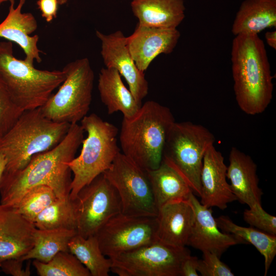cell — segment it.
Masks as SVG:
<instances>
[{
    "label": "cell",
    "mask_w": 276,
    "mask_h": 276,
    "mask_svg": "<svg viewBox=\"0 0 276 276\" xmlns=\"http://www.w3.org/2000/svg\"><path fill=\"white\" fill-rule=\"evenodd\" d=\"M83 133L80 125L72 124L56 147L35 155L22 169L5 172L0 187V204L14 208L27 191L39 185L51 188L58 199L69 197L72 179L68 163L75 157Z\"/></svg>",
    "instance_id": "obj_1"
},
{
    "label": "cell",
    "mask_w": 276,
    "mask_h": 276,
    "mask_svg": "<svg viewBox=\"0 0 276 276\" xmlns=\"http://www.w3.org/2000/svg\"><path fill=\"white\" fill-rule=\"evenodd\" d=\"M235 98L245 113H263L272 99L273 84L264 41L258 35L235 36L231 51Z\"/></svg>",
    "instance_id": "obj_2"
},
{
    "label": "cell",
    "mask_w": 276,
    "mask_h": 276,
    "mask_svg": "<svg viewBox=\"0 0 276 276\" xmlns=\"http://www.w3.org/2000/svg\"><path fill=\"white\" fill-rule=\"evenodd\" d=\"M175 122L169 107L154 101L145 102L134 116L123 117L119 136L122 153L146 171L156 169Z\"/></svg>",
    "instance_id": "obj_3"
},
{
    "label": "cell",
    "mask_w": 276,
    "mask_h": 276,
    "mask_svg": "<svg viewBox=\"0 0 276 276\" xmlns=\"http://www.w3.org/2000/svg\"><path fill=\"white\" fill-rule=\"evenodd\" d=\"M71 125L50 120L40 108L24 111L0 138V150L7 159L5 172L19 171L35 155L56 147L65 137Z\"/></svg>",
    "instance_id": "obj_4"
},
{
    "label": "cell",
    "mask_w": 276,
    "mask_h": 276,
    "mask_svg": "<svg viewBox=\"0 0 276 276\" xmlns=\"http://www.w3.org/2000/svg\"><path fill=\"white\" fill-rule=\"evenodd\" d=\"M0 77L24 111L41 107L66 78L64 70H40L13 55L11 41L0 42Z\"/></svg>",
    "instance_id": "obj_5"
},
{
    "label": "cell",
    "mask_w": 276,
    "mask_h": 276,
    "mask_svg": "<svg viewBox=\"0 0 276 276\" xmlns=\"http://www.w3.org/2000/svg\"><path fill=\"white\" fill-rule=\"evenodd\" d=\"M80 122L87 136L82 141L80 154L68 163L73 174L70 194L72 200L83 187L106 171L120 152L116 126L94 113Z\"/></svg>",
    "instance_id": "obj_6"
},
{
    "label": "cell",
    "mask_w": 276,
    "mask_h": 276,
    "mask_svg": "<svg viewBox=\"0 0 276 276\" xmlns=\"http://www.w3.org/2000/svg\"><path fill=\"white\" fill-rule=\"evenodd\" d=\"M215 137L207 128L190 121L175 122L164 145L162 160L177 171L200 197L203 159Z\"/></svg>",
    "instance_id": "obj_7"
},
{
    "label": "cell",
    "mask_w": 276,
    "mask_h": 276,
    "mask_svg": "<svg viewBox=\"0 0 276 276\" xmlns=\"http://www.w3.org/2000/svg\"><path fill=\"white\" fill-rule=\"evenodd\" d=\"M62 70L66 73L65 80L40 108L45 117L54 122L76 124L89 110L94 73L87 58L71 62Z\"/></svg>",
    "instance_id": "obj_8"
},
{
    "label": "cell",
    "mask_w": 276,
    "mask_h": 276,
    "mask_svg": "<svg viewBox=\"0 0 276 276\" xmlns=\"http://www.w3.org/2000/svg\"><path fill=\"white\" fill-rule=\"evenodd\" d=\"M190 255L186 246L157 240L110 258L111 271L119 276H180L181 264Z\"/></svg>",
    "instance_id": "obj_9"
},
{
    "label": "cell",
    "mask_w": 276,
    "mask_h": 276,
    "mask_svg": "<svg viewBox=\"0 0 276 276\" xmlns=\"http://www.w3.org/2000/svg\"><path fill=\"white\" fill-rule=\"evenodd\" d=\"M103 174L118 192L123 214L157 216L158 209L146 170L120 152Z\"/></svg>",
    "instance_id": "obj_10"
},
{
    "label": "cell",
    "mask_w": 276,
    "mask_h": 276,
    "mask_svg": "<svg viewBox=\"0 0 276 276\" xmlns=\"http://www.w3.org/2000/svg\"><path fill=\"white\" fill-rule=\"evenodd\" d=\"M73 201L76 231L84 238L96 235L110 219L122 213L118 192L103 174L83 187Z\"/></svg>",
    "instance_id": "obj_11"
},
{
    "label": "cell",
    "mask_w": 276,
    "mask_h": 276,
    "mask_svg": "<svg viewBox=\"0 0 276 276\" xmlns=\"http://www.w3.org/2000/svg\"><path fill=\"white\" fill-rule=\"evenodd\" d=\"M156 228V216L121 213L110 219L95 236L103 254L110 258L157 241Z\"/></svg>",
    "instance_id": "obj_12"
},
{
    "label": "cell",
    "mask_w": 276,
    "mask_h": 276,
    "mask_svg": "<svg viewBox=\"0 0 276 276\" xmlns=\"http://www.w3.org/2000/svg\"><path fill=\"white\" fill-rule=\"evenodd\" d=\"M96 35L101 42V55L105 67L117 70L126 81L135 100L142 104L148 93V83L128 51L126 37L120 30L108 34L96 30Z\"/></svg>",
    "instance_id": "obj_13"
},
{
    "label": "cell",
    "mask_w": 276,
    "mask_h": 276,
    "mask_svg": "<svg viewBox=\"0 0 276 276\" xmlns=\"http://www.w3.org/2000/svg\"><path fill=\"white\" fill-rule=\"evenodd\" d=\"M188 201L194 213V220L187 245L202 252L210 251L219 258L229 247L245 243L235 235L221 232L211 208L203 204L192 193Z\"/></svg>",
    "instance_id": "obj_14"
},
{
    "label": "cell",
    "mask_w": 276,
    "mask_h": 276,
    "mask_svg": "<svg viewBox=\"0 0 276 276\" xmlns=\"http://www.w3.org/2000/svg\"><path fill=\"white\" fill-rule=\"evenodd\" d=\"M180 36L177 29L154 28L137 24L133 33L126 37V45L138 68L145 72L157 56L173 52Z\"/></svg>",
    "instance_id": "obj_15"
},
{
    "label": "cell",
    "mask_w": 276,
    "mask_h": 276,
    "mask_svg": "<svg viewBox=\"0 0 276 276\" xmlns=\"http://www.w3.org/2000/svg\"><path fill=\"white\" fill-rule=\"evenodd\" d=\"M227 166L222 153L214 145L206 150L200 174V203L223 210L227 204L237 200L227 181Z\"/></svg>",
    "instance_id": "obj_16"
},
{
    "label": "cell",
    "mask_w": 276,
    "mask_h": 276,
    "mask_svg": "<svg viewBox=\"0 0 276 276\" xmlns=\"http://www.w3.org/2000/svg\"><path fill=\"white\" fill-rule=\"evenodd\" d=\"M36 229L14 208L0 204V259L27 254L34 245Z\"/></svg>",
    "instance_id": "obj_17"
},
{
    "label": "cell",
    "mask_w": 276,
    "mask_h": 276,
    "mask_svg": "<svg viewBox=\"0 0 276 276\" xmlns=\"http://www.w3.org/2000/svg\"><path fill=\"white\" fill-rule=\"evenodd\" d=\"M26 0H19L16 7L15 2L10 3L9 12L0 24V37L17 43L24 52V59L30 64L34 61L40 63V51L37 46L39 36H31L37 28V22L34 16L29 12H22Z\"/></svg>",
    "instance_id": "obj_18"
},
{
    "label": "cell",
    "mask_w": 276,
    "mask_h": 276,
    "mask_svg": "<svg viewBox=\"0 0 276 276\" xmlns=\"http://www.w3.org/2000/svg\"><path fill=\"white\" fill-rule=\"evenodd\" d=\"M228 160L227 178L237 200L249 208L262 205L263 192L259 186L257 166L254 160L235 147L230 150Z\"/></svg>",
    "instance_id": "obj_19"
},
{
    "label": "cell",
    "mask_w": 276,
    "mask_h": 276,
    "mask_svg": "<svg viewBox=\"0 0 276 276\" xmlns=\"http://www.w3.org/2000/svg\"><path fill=\"white\" fill-rule=\"evenodd\" d=\"M157 240L174 247H185L194 220L193 209L188 200L175 201L158 209Z\"/></svg>",
    "instance_id": "obj_20"
},
{
    "label": "cell",
    "mask_w": 276,
    "mask_h": 276,
    "mask_svg": "<svg viewBox=\"0 0 276 276\" xmlns=\"http://www.w3.org/2000/svg\"><path fill=\"white\" fill-rule=\"evenodd\" d=\"M131 8L144 26L177 29L185 17L183 0H132Z\"/></svg>",
    "instance_id": "obj_21"
},
{
    "label": "cell",
    "mask_w": 276,
    "mask_h": 276,
    "mask_svg": "<svg viewBox=\"0 0 276 276\" xmlns=\"http://www.w3.org/2000/svg\"><path fill=\"white\" fill-rule=\"evenodd\" d=\"M98 88L102 102L111 114L121 112L123 117L130 118L140 109L139 104L124 85L121 76L112 68H102L99 73Z\"/></svg>",
    "instance_id": "obj_22"
},
{
    "label": "cell",
    "mask_w": 276,
    "mask_h": 276,
    "mask_svg": "<svg viewBox=\"0 0 276 276\" xmlns=\"http://www.w3.org/2000/svg\"><path fill=\"white\" fill-rule=\"evenodd\" d=\"M146 172L157 209L171 202L188 200L194 193L183 177L163 160L158 168Z\"/></svg>",
    "instance_id": "obj_23"
},
{
    "label": "cell",
    "mask_w": 276,
    "mask_h": 276,
    "mask_svg": "<svg viewBox=\"0 0 276 276\" xmlns=\"http://www.w3.org/2000/svg\"><path fill=\"white\" fill-rule=\"evenodd\" d=\"M276 27V0H245L237 12L232 32L235 35H258Z\"/></svg>",
    "instance_id": "obj_24"
},
{
    "label": "cell",
    "mask_w": 276,
    "mask_h": 276,
    "mask_svg": "<svg viewBox=\"0 0 276 276\" xmlns=\"http://www.w3.org/2000/svg\"><path fill=\"white\" fill-rule=\"evenodd\" d=\"M219 228L231 234L245 243L254 245L264 258V275L266 276L276 255V235H271L254 227H243L235 223L228 217L216 218Z\"/></svg>",
    "instance_id": "obj_25"
},
{
    "label": "cell",
    "mask_w": 276,
    "mask_h": 276,
    "mask_svg": "<svg viewBox=\"0 0 276 276\" xmlns=\"http://www.w3.org/2000/svg\"><path fill=\"white\" fill-rule=\"evenodd\" d=\"M77 234L76 229L37 228L33 247L21 258L24 261L34 259L48 262L58 252L69 251L68 243Z\"/></svg>",
    "instance_id": "obj_26"
},
{
    "label": "cell",
    "mask_w": 276,
    "mask_h": 276,
    "mask_svg": "<svg viewBox=\"0 0 276 276\" xmlns=\"http://www.w3.org/2000/svg\"><path fill=\"white\" fill-rule=\"evenodd\" d=\"M69 251L88 270L91 276H108L111 262L102 252L95 235L84 238L78 234L68 243Z\"/></svg>",
    "instance_id": "obj_27"
},
{
    "label": "cell",
    "mask_w": 276,
    "mask_h": 276,
    "mask_svg": "<svg viewBox=\"0 0 276 276\" xmlns=\"http://www.w3.org/2000/svg\"><path fill=\"white\" fill-rule=\"evenodd\" d=\"M33 223L39 229L76 230L74 206L70 197L58 199L44 209Z\"/></svg>",
    "instance_id": "obj_28"
},
{
    "label": "cell",
    "mask_w": 276,
    "mask_h": 276,
    "mask_svg": "<svg viewBox=\"0 0 276 276\" xmlns=\"http://www.w3.org/2000/svg\"><path fill=\"white\" fill-rule=\"evenodd\" d=\"M39 276H91L88 270L69 251H61L44 263L34 260Z\"/></svg>",
    "instance_id": "obj_29"
},
{
    "label": "cell",
    "mask_w": 276,
    "mask_h": 276,
    "mask_svg": "<svg viewBox=\"0 0 276 276\" xmlns=\"http://www.w3.org/2000/svg\"><path fill=\"white\" fill-rule=\"evenodd\" d=\"M58 199L51 188L39 185L27 191L13 208L33 223L36 217L44 209Z\"/></svg>",
    "instance_id": "obj_30"
},
{
    "label": "cell",
    "mask_w": 276,
    "mask_h": 276,
    "mask_svg": "<svg viewBox=\"0 0 276 276\" xmlns=\"http://www.w3.org/2000/svg\"><path fill=\"white\" fill-rule=\"evenodd\" d=\"M22 112L0 77V138L12 127Z\"/></svg>",
    "instance_id": "obj_31"
},
{
    "label": "cell",
    "mask_w": 276,
    "mask_h": 276,
    "mask_svg": "<svg viewBox=\"0 0 276 276\" xmlns=\"http://www.w3.org/2000/svg\"><path fill=\"white\" fill-rule=\"evenodd\" d=\"M243 219L251 226L266 233L276 235V217L264 211L262 205L246 209Z\"/></svg>",
    "instance_id": "obj_32"
},
{
    "label": "cell",
    "mask_w": 276,
    "mask_h": 276,
    "mask_svg": "<svg viewBox=\"0 0 276 276\" xmlns=\"http://www.w3.org/2000/svg\"><path fill=\"white\" fill-rule=\"evenodd\" d=\"M202 259L198 260L197 271L202 276H234L230 268L222 262L217 255L202 252Z\"/></svg>",
    "instance_id": "obj_33"
},
{
    "label": "cell",
    "mask_w": 276,
    "mask_h": 276,
    "mask_svg": "<svg viewBox=\"0 0 276 276\" xmlns=\"http://www.w3.org/2000/svg\"><path fill=\"white\" fill-rule=\"evenodd\" d=\"M24 261L20 258L0 259V267L6 274L13 276H30V263L24 268Z\"/></svg>",
    "instance_id": "obj_34"
},
{
    "label": "cell",
    "mask_w": 276,
    "mask_h": 276,
    "mask_svg": "<svg viewBox=\"0 0 276 276\" xmlns=\"http://www.w3.org/2000/svg\"><path fill=\"white\" fill-rule=\"evenodd\" d=\"M37 5L42 17L48 22H51L56 17L58 5L57 0H38Z\"/></svg>",
    "instance_id": "obj_35"
},
{
    "label": "cell",
    "mask_w": 276,
    "mask_h": 276,
    "mask_svg": "<svg viewBox=\"0 0 276 276\" xmlns=\"http://www.w3.org/2000/svg\"><path fill=\"white\" fill-rule=\"evenodd\" d=\"M198 259L191 255L182 262L180 271V276H198L197 268Z\"/></svg>",
    "instance_id": "obj_36"
},
{
    "label": "cell",
    "mask_w": 276,
    "mask_h": 276,
    "mask_svg": "<svg viewBox=\"0 0 276 276\" xmlns=\"http://www.w3.org/2000/svg\"><path fill=\"white\" fill-rule=\"evenodd\" d=\"M265 38L267 44L272 48L276 50V31H268L265 34Z\"/></svg>",
    "instance_id": "obj_37"
},
{
    "label": "cell",
    "mask_w": 276,
    "mask_h": 276,
    "mask_svg": "<svg viewBox=\"0 0 276 276\" xmlns=\"http://www.w3.org/2000/svg\"><path fill=\"white\" fill-rule=\"evenodd\" d=\"M7 159L4 153L0 150V187L6 170Z\"/></svg>",
    "instance_id": "obj_38"
},
{
    "label": "cell",
    "mask_w": 276,
    "mask_h": 276,
    "mask_svg": "<svg viewBox=\"0 0 276 276\" xmlns=\"http://www.w3.org/2000/svg\"><path fill=\"white\" fill-rule=\"evenodd\" d=\"M67 0H58V4L59 5H62L67 2Z\"/></svg>",
    "instance_id": "obj_39"
},
{
    "label": "cell",
    "mask_w": 276,
    "mask_h": 276,
    "mask_svg": "<svg viewBox=\"0 0 276 276\" xmlns=\"http://www.w3.org/2000/svg\"><path fill=\"white\" fill-rule=\"evenodd\" d=\"M8 1L10 2V3H12L15 2V0H0V5L4 2Z\"/></svg>",
    "instance_id": "obj_40"
},
{
    "label": "cell",
    "mask_w": 276,
    "mask_h": 276,
    "mask_svg": "<svg viewBox=\"0 0 276 276\" xmlns=\"http://www.w3.org/2000/svg\"><path fill=\"white\" fill-rule=\"evenodd\" d=\"M57 1H58V0H57Z\"/></svg>",
    "instance_id": "obj_41"
}]
</instances>
